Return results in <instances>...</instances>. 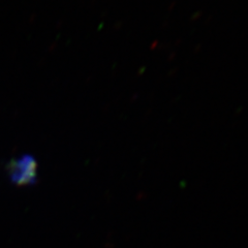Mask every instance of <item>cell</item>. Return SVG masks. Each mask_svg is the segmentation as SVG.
<instances>
[{
    "instance_id": "1",
    "label": "cell",
    "mask_w": 248,
    "mask_h": 248,
    "mask_svg": "<svg viewBox=\"0 0 248 248\" xmlns=\"http://www.w3.org/2000/svg\"><path fill=\"white\" fill-rule=\"evenodd\" d=\"M6 170L11 182L18 187L33 185L37 181L38 165L32 155L23 154L11 159Z\"/></svg>"
}]
</instances>
